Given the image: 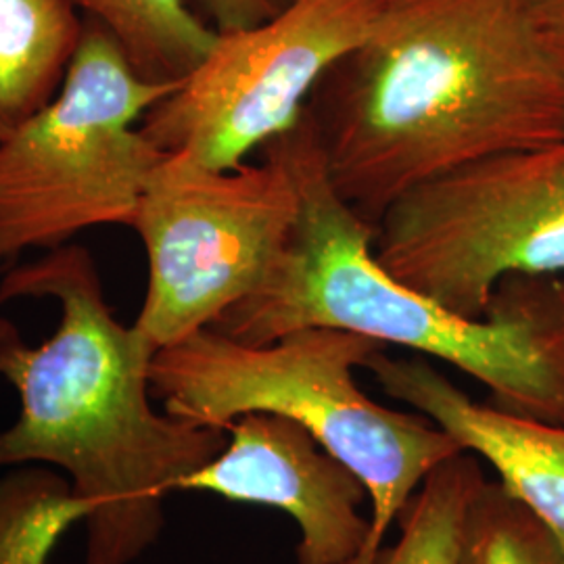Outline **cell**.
<instances>
[{
    "label": "cell",
    "mask_w": 564,
    "mask_h": 564,
    "mask_svg": "<svg viewBox=\"0 0 564 564\" xmlns=\"http://www.w3.org/2000/svg\"><path fill=\"white\" fill-rule=\"evenodd\" d=\"M88 514L59 468L13 466L0 477V564H48L61 538Z\"/></svg>",
    "instance_id": "obj_13"
},
{
    "label": "cell",
    "mask_w": 564,
    "mask_h": 564,
    "mask_svg": "<svg viewBox=\"0 0 564 564\" xmlns=\"http://www.w3.org/2000/svg\"><path fill=\"white\" fill-rule=\"evenodd\" d=\"M120 44L137 74L155 84H181L209 55L218 30L186 0H72Z\"/></svg>",
    "instance_id": "obj_12"
},
{
    "label": "cell",
    "mask_w": 564,
    "mask_h": 564,
    "mask_svg": "<svg viewBox=\"0 0 564 564\" xmlns=\"http://www.w3.org/2000/svg\"><path fill=\"white\" fill-rule=\"evenodd\" d=\"M176 86L144 80L109 30L84 18L57 97L0 141V263L132 226L163 155L139 123Z\"/></svg>",
    "instance_id": "obj_5"
},
{
    "label": "cell",
    "mask_w": 564,
    "mask_h": 564,
    "mask_svg": "<svg viewBox=\"0 0 564 564\" xmlns=\"http://www.w3.org/2000/svg\"><path fill=\"white\" fill-rule=\"evenodd\" d=\"M274 144L300 188V216L262 284L212 328L245 345L328 326L452 364L491 391V405L564 424V279H506L470 321L391 276L375 256L377 226L328 178L305 109Z\"/></svg>",
    "instance_id": "obj_3"
},
{
    "label": "cell",
    "mask_w": 564,
    "mask_h": 564,
    "mask_svg": "<svg viewBox=\"0 0 564 564\" xmlns=\"http://www.w3.org/2000/svg\"><path fill=\"white\" fill-rule=\"evenodd\" d=\"M218 32L251 28L274 18L286 0H199Z\"/></svg>",
    "instance_id": "obj_16"
},
{
    "label": "cell",
    "mask_w": 564,
    "mask_h": 564,
    "mask_svg": "<svg viewBox=\"0 0 564 564\" xmlns=\"http://www.w3.org/2000/svg\"><path fill=\"white\" fill-rule=\"evenodd\" d=\"M542 41L564 72V0H524Z\"/></svg>",
    "instance_id": "obj_17"
},
{
    "label": "cell",
    "mask_w": 564,
    "mask_h": 564,
    "mask_svg": "<svg viewBox=\"0 0 564 564\" xmlns=\"http://www.w3.org/2000/svg\"><path fill=\"white\" fill-rule=\"evenodd\" d=\"M370 370L389 398L408 403L485 463L500 484L564 538V424L545 423L473 402L424 358L375 354Z\"/></svg>",
    "instance_id": "obj_10"
},
{
    "label": "cell",
    "mask_w": 564,
    "mask_h": 564,
    "mask_svg": "<svg viewBox=\"0 0 564 564\" xmlns=\"http://www.w3.org/2000/svg\"><path fill=\"white\" fill-rule=\"evenodd\" d=\"M82 32L72 0H0V141L57 97Z\"/></svg>",
    "instance_id": "obj_11"
},
{
    "label": "cell",
    "mask_w": 564,
    "mask_h": 564,
    "mask_svg": "<svg viewBox=\"0 0 564 564\" xmlns=\"http://www.w3.org/2000/svg\"><path fill=\"white\" fill-rule=\"evenodd\" d=\"M460 564H564V538L500 481L485 479L464 517Z\"/></svg>",
    "instance_id": "obj_15"
},
{
    "label": "cell",
    "mask_w": 564,
    "mask_h": 564,
    "mask_svg": "<svg viewBox=\"0 0 564 564\" xmlns=\"http://www.w3.org/2000/svg\"><path fill=\"white\" fill-rule=\"evenodd\" d=\"M297 216L300 188L274 142L262 162L230 170L163 153L130 226L149 268L134 328L160 351L214 326L262 284Z\"/></svg>",
    "instance_id": "obj_6"
},
{
    "label": "cell",
    "mask_w": 564,
    "mask_h": 564,
    "mask_svg": "<svg viewBox=\"0 0 564 564\" xmlns=\"http://www.w3.org/2000/svg\"><path fill=\"white\" fill-rule=\"evenodd\" d=\"M381 343L358 333L310 326L268 345H245L207 326L160 349L151 393L163 412L228 429L253 412L279 414L307 429L349 466L372 502L370 538L356 564H379L391 524L433 468L464 452L421 412L370 400L356 381Z\"/></svg>",
    "instance_id": "obj_4"
},
{
    "label": "cell",
    "mask_w": 564,
    "mask_h": 564,
    "mask_svg": "<svg viewBox=\"0 0 564 564\" xmlns=\"http://www.w3.org/2000/svg\"><path fill=\"white\" fill-rule=\"evenodd\" d=\"M307 113L335 191L366 223L466 163L564 137V72L524 0H381Z\"/></svg>",
    "instance_id": "obj_1"
},
{
    "label": "cell",
    "mask_w": 564,
    "mask_h": 564,
    "mask_svg": "<svg viewBox=\"0 0 564 564\" xmlns=\"http://www.w3.org/2000/svg\"><path fill=\"white\" fill-rule=\"evenodd\" d=\"M484 481L481 464L464 452L433 468L400 512V540L379 564H460L464 517Z\"/></svg>",
    "instance_id": "obj_14"
},
{
    "label": "cell",
    "mask_w": 564,
    "mask_h": 564,
    "mask_svg": "<svg viewBox=\"0 0 564 564\" xmlns=\"http://www.w3.org/2000/svg\"><path fill=\"white\" fill-rule=\"evenodd\" d=\"M226 433L223 452L188 475L181 491L286 512L302 533L297 564H356L370 538L362 479L279 414H245Z\"/></svg>",
    "instance_id": "obj_9"
},
{
    "label": "cell",
    "mask_w": 564,
    "mask_h": 564,
    "mask_svg": "<svg viewBox=\"0 0 564 564\" xmlns=\"http://www.w3.org/2000/svg\"><path fill=\"white\" fill-rule=\"evenodd\" d=\"M381 0H286L263 23L218 32L202 65L144 116V139L216 170L237 167L302 120L324 76L356 51Z\"/></svg>",
    "instance_id": "obj_8"
},
{
    "label": "cell",
    "mask_w": 564,
    "mask_h": 564,
    "mask_svg": "<svg viewBox=\"0 0 564 564\" xmlns=\"http://www.w3.org/2000/svg\"><path fill=\"white\" fill-rule=\"evenodd\" d=\"M375 256L410 289L481 321L510 276L564 274V137L424 182L377 224Z\"/></svg>",
    "instance_id": "obj_7"
},
{
    "label": "cell",
    "mask_w": 564,
    "mask_h": 564,
    "mask_svg": "<svg viewBox=\"0 0 564 564\" xmlns=\"http://www.w3.org/2000/svg\"><path fill=\"white\" fill-rule=\"evenodd\" d=\"M42 297L61 316L41 345L0 318V379L21 402L0 431V466L59 468L90 506L86 564H134L158 544L170 494L223 452L228 433L153 408L158 351L116 318L86 247L61 245L0 281V303Z\"/></svg>",
    "instance_id": "obj_2"
}]
</instances>
